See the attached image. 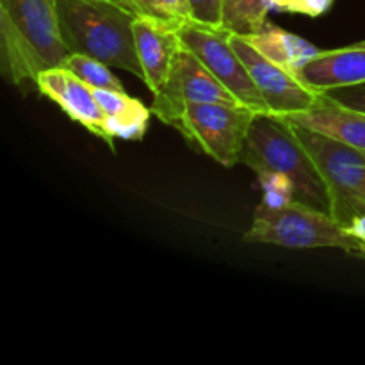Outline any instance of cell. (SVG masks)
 <instances>
[{
	"mask_svg": "<svg viewBox=\"0 0 365 365\" xmlns=\"http://www.w3.org/2000/svg\"><path fill=\"white\" fill-rule=\"evenodd\" d=\"M68 56L56 0H0V71L9 84L36 82Z\"/></svg>",
	"mask_w": 365,
	"mask_h": 365,
	"instance_id": "cell-1",
	"label": "cell"
},
{
	"mask_svg": "<svg viewBox=\"0 0 365 365\" xmlns=\"http://www.w3.org/2000/svg\"><path fill=\"white\" fill-rule=\"evenodd\" d=\"M63 41L70 53H84L143 81L135 52V14L123 0H56Z\"/></svg>",
	"mask_w": 365,
	"mask_h": 365,
	"instance_id": "cell-2",
	"label": "cell"
},
{
	"mask_svg": "<svg viewBox=\"0 0 365 365\" xmlns=\"http://www.w3.org/2000/svg\"><path fill=\"white\" fill-rule=\"evenodd\" d=\"M241 163L255 173L277 171L287 175L296 185V202L330 212V198L323 177L287 118L255 113Z\"/></svg>",
	"mask_w": 365,
	"mask_h": 365,
	"instance_id": "cell-3",
	"label": "cell"
},
{
	"mask_svg": "<svg viewBox=\"0 0 365 365\" xmlns=\"http://www.w3.org/2000/svg\"><path fill=\"white\" fill-rule=\"evenodd\" d=\"M242 239L289 250L341 248L349 255H355L365 246L349 234L348 228L339 225L330 212L302 202H292L284 209L259 205L252 227Z\"/></svg>",
	"mask_w": 365,
	"mask_h": 365,
	"instance_id": "cell-4",
	"label": "cell"
},
{
	"mask_svg": "<svg viewBox=\"0 0 365 365\" xmlns=\"http://www.w3.org/2000/svg\"><path fill=\"white\" fill-rule=\"evenodd\" d=\"M292 128L323 177L330 214L348 228L365 214V152L303 125L292 123Z\"/></svg>",
	"mask_w": 365,
	"mask_h": 365,
	"instance_id": "cell-5",
	"label": "cell"
},
{
	"mask_svg": "<svg viewBox=\"0 0 365 365\" xmlns=\"http://www.w3.org/2000/svg\"><path fill=\"white\" fill-rule=\"evenodd\" d=\"M255 110L228 102L185 103L177 123L189 143L225 168L241 163Z\"/></svg>",
	"mask_w": 365,
	"mask_h": 365,
	"instance_id": "cell-6",
	"label": "cell"
},
{
	"mask_svg": "<svg viewBox=\"0 0 365 365\" xmlns=\"http://www.w3.org/2000/svg\"><path fill=\"white\" fill-rule=\"evenodd\" d=\"M230 36L227 29L198 21H189L178 29L182 46L191 50L241 106L255 113H269L248 68L235 52Z\"/></svg>",
	"mask_w": 365,
	"mask_h": 365,
	"instance_id": "cell-7",
	"label": "cell"
},
{
	"mask_svg": "<svg viewBox=\"0 0 365 365\" xmlns=\"http://www.w3.org/2000/svg\"><path fill=\"white\" fill-rule=\"evenodd\" d=\"M192 102L239 103L191 50L180 46L166 84L153 93L150 109L163 123L177 127L185 103Z\"/></svg>",
	"mask_w": 365,
	"mask_h": 365,
	"instance_id": "cell-8",
	"label": "cell"
},
{
	"mask_svg": "<svg viewBox=\"0 0 365 365\" xmlns=\"http://www.w3.org/2000/svg\"><path fill=\"white\" fill-rule=\"evenodd\" d=\"M230 41L248 68L269 113L287 118L305 113L316 106L321 93L303 84L294 71L262 56L246 36L232 34Z\"/></svg>",
	"mask_w": 365,
	"mask_h": 365,
	"instance_id": "cell-9",
	"label": "cell"
},
{
	"mask_svg": "<svg viewBox=\"0 0 365 365\" xmlns=\"http://www.w3.org/2000/svg\"><path fill=\"white\" fill-rule=\"evenodd\" d=\"M34 84L38 91L45 98L57 103L68 118L77 121L96 138L103 139L114 150L109 134H107L106 116H103V110L91 86L86 84L64 66L41 71Z\"/></svg>",
	"mask_w": 365,
	"mask_h": 365,
	"instance_id": "cell-10",
	"label": "cell"
},
{
	"mask_svg": "<svg viewBox=\"0 0 365 365\" xmlns=\"http://www.w3.org/2000/svg\"><path fill=\"white\" fill-rule=\"evenodd\" d=\"M296 75L319 93L365 84V41L344 48L319 50Z\"/></svg>",
	"mask_w": 365,
	"mask_h": 365,
	"instance_id": "cell-11",
	"label": "cell"
},
{
	"mask_svg": "<svg viewBox=\"0 0 365 365\" xmlns=\"http://www.w3.org/2000/svg\"><path fill=\"white\" fill-rule=\"evenodd\" d=\"M134 39L143 70V82L148 86L150 91L157 93L166 84L175 57L182 46L178 29L135 16Z\"/></svg>",
	"mask_w": 365,
	"mask_h": 365,
	"instance_id": "cell-12",
	"label": "cell"
},
{
	"mask_svg": "<svg viewBox=\"0 0 365 365\" xmlns=\"http://www.w3.org/2000/svg\"><path fill=\"white\" fill-rule=\"evenodd\" d=\"M287 120L365 152V113L334 102L324 93L312 109L287 116Z\"/></svg>",
	"mask_w": 365,
	"mask_h": 365,
	"instance_id": "cell-13",
	"label": "cell"
},
{
	"mask_svg": "<svg viewBox=\"0 0 365 365\" xmlns=\"http://www.w3.org/2000/svg\"><path fill=\"white\" fill-rule=\"evenodd\" d=\"M95 95L106 116V128L113 146L114 139L139 141L145 138L152 116L150 107L128 96L123 89H95Z\"/></svg>",
	"mask_w": 365,
	"mask_h": 365,
	"instance_id": "cell-14",
	"label": "cell"
},
{
	"mask_svg": "<svg viewBox=\"0 0 365 365\" xmlns=\"http://www.w3.org/2000/svg\"><path fill=\"white\" fill-rule=\"evenodd\" d=\"M246 38L262 56L294 73L319 52L317 46L303 39L302 36L277 27L273 24H267V21L260 31L253 32Z\"/></svg>",
	"mask_w": 365,
	"mask_h": 365,
	"instance_id": "cell-15",
	"label": "cell"
},
{
	"mask_svg": "<svg viewBox=\"0 0 365 365\" xmlns=\"http://www.w3.org/2000/svg\"><path fill=\"white\" fill-rule=\"evenodd\" d=\"M269 9V0H225L221 27L232 34L250 36L266 25Z\"/></svg>",
	"mask_w": 365,
	"mask_h": 365,
	"instance_id": "cell-16",
	"label": "cell"
},
{
	"mask_svg": "<svg viewBox=\"0 0 365 365\" xmlns=\"http://www.w3.org/2000/svg\"><path fill=\"white\" fill-rule=\"evenodd\" d=\"M125 6L139 18L180 29L192 21L189 0H123Z\"/></svg>",
	"mask_w": 365,
	"mask_h": 365,
	"instance_id": "cell-17",
	"label": "cell"
},
{
	"mask_svg": "<svg viewBox=\"0 0 365 365\" xmlns=\"http://www.w3.org/2000/svg\"><path fill=\"white\" fill-rule=\"evenodd\" d=\"M93 89H123L120 78L110 71V66L84 53H70L63 64Z\"/></svg>",
	"mask_w": 365,
	"mask_h": 365,
	"instance_id": "cell-18",
	"label": "cell"
},
{
	"mask_svg": "<svg viewBox=\"0 0 365 365\" xmlns=\"http://www.w3.org/2000/svg\"><path fill=\"white\" fill-rule=\"evenodd\" d=\"M260 189H262V202L260 205L267 209H284L296 202V185L287 175L277 171H262L257 173Z\"/></svg>",
	"mask_w": 365,
	"mask_h": 365,
	"instance_id": "cell-19",
	"label": "cell"
},
{
	"mask_svg": "<svg viewBox=\"0 0 365 365\" xmlns=\"http://www.w3.org/2000/svg\"><path fill=\"white\" fill-rule=\"evenodd\" d=\"M334 0H269L271 9L284 13L305 14V16H321L331 7Z\"/></svg>",
	"mask_w": 365,
	"mask_h": 365,
	"instance_id": "cell-20",
	"label": "cell"
},
{
	"mask_svg": "<svg viewBox=\"0 0 365 365\" xmlns=\"http://www.w3.org/2000/svg\"><path fill=\"white\" fill-rule=\"evenodd\" d=\"M225 0H189L192 21L221 27Z\"/></svg>",
	"mask_w": 365,
	"mask_h": 365,
	"instance_id": "cell-21",
	"label": "cell"
},
{
	"mask_svg": "<svg viewBox=\"0 0 365 365\" xmlns=\"http://www.w3.org/2000/svg\"><path fill=\"white\" fill-rule=\"evenodd\" d=\"M324 95H327L328 98L334 100V102L342 103V106L351 107V109L362 110V113H365V84L331 89V91L324 93Z\"/></svg>",
	"mask_w": 365,
	"mask_h": 365,
	"instance_id": "cell-22",
	"label": "cell"
},
{
	"mask_svg": "<svg viewBox=\"0 0 365 365\" xmlns=\"http://www.w3.org/2000/svg\"><path fill=\"white\" fill-rule=\"evenodd\" d=\"M348 232L353 235V237L359 239L362 245H365V214L356 217V220L349 225Z\"/></svg>",
	"mask_w": 365,
	"mask_h": 365,
	"instance_id": "cell-23",
	"label": "cell"
},
{
	"mask_svg": "<svg viewBox=\"0 0 365 365\" xmlns=\"http://www.w3.org/2000/svg\"><path fill=\"white\" fill-rule=\"evenodd\" d=\"M355 257H359V259H365V246L362 250H360V252L355 253Z\"/></svg>",
	"mask_w": 365,
	"mask_h": 365,
	"instance_id": "cell-24",
	"label": "cell"
}]
</instances>
